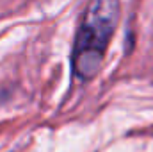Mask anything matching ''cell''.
Here are the masks:
<instances>
[{
  "mask_svg": "<svg viewBox=\"0 0 153 152\" xmlns=\"http://www.w3.org/2000/svg\"><path fill=\"white\" fill-rule=\"evenodd\" d=\"M119 14V0H91L87 4L71 50V70L76 79L91 81L100 72Z\"/></svg>",
  "mask_w": 153,
  "mask_h": 152,
  "instance_id": "cell-1",
  "label": "cell"
}]
</instances>
